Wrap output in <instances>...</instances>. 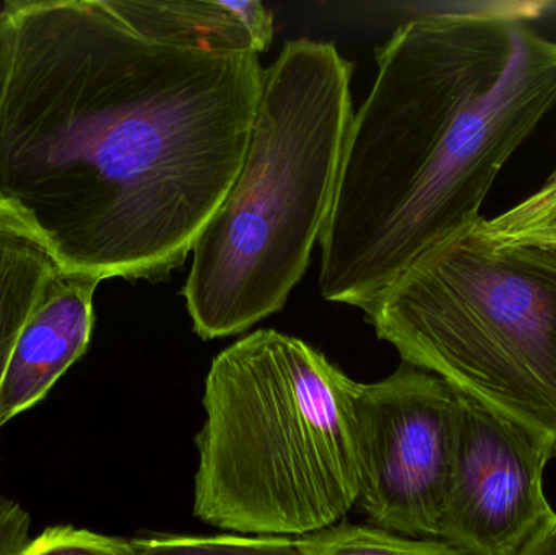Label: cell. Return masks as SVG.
I'll return each mask as SVG.
<instances>
[{"instance_id":"6da1fadb","label":"cell","mask_w":556,"mask_h":555,"mask_svg":"<svg viewBox=\"0 0 556 555\" xmlns=\"http://www.w3.org/2000/svg\"><path fill=\"white\" fill-rule=\"evenodd\" d=\"M0 199L68 273L163 282L185 266L247 159L254 52L143 35L117 0H9Z\"/></svg>"},{"instance_id":"7a4b0ae2","label":"cell","mask_w":556,"mask_h":555,"mask_svg":"<svg viewBox=\"0 0 556 555\" xmlns=\"http://www.w3.org/2000/svg\"><path fill=\"white\" fill-rule=\"evenodd\" d=\"M376 62L319 241L320 295L359 310L482 217L556 104V41L493 5L408 20Z\"/></svg>"},{"instance_id":"3957f363","label":"cell","mask_w":556,"mask_h":555,"mask_svg":"<svg viewBox=\"0 0 556 555\" xmlns=\"http://www.w3.org/2000/svg\"><path fill=\"white\" fill-rule=\"evenodd\" d=\"M362 310L404 364L556 458V169L515 207L431 248Z\"/></svg>"},{"instance_id":"277c9868","label":"cell","mask_w":556,"mask_h":555,"mask_svg":"<svg viewBox=\"0 0 556 555\" xmlns=\"http://www.w3.org/2000/svg\"><path fill=\"white\" fill-rule=\"evenodd\" d=\"M353 64L332 42H285L264 68L247 159L192 250L195 335L230 338L280 312L329 220L353 117Z\"/></svg>"},{"instance_id":"5b68a950","label":"cell","mask_w":556,"mask_h":555,"mask_svg":"<svg viewBox=\"0 0 556 555\" xmlns=\"http://www.w3.org/2000/svg\"><path fill=\"white\" fill-rule=\"evenodd\" d=\"M353 387L323 352L274 329L222 351L195 437V518L293 538L340 524L358 501Z\"/></svg>"},{"instance_id":"8992f818","label":"cell","mask_w":556,"mask_h":555,"mask_svg":"<svg viewBox=\"0 0 556 555\" xmlns=\"http://www.w3.org/2000/svg\"><path fill=\"white\" fill-rule=\"evenodd\" d=\"M459 400L446 381L404 362L384 380L355 381L356 505L372 527L440 540Z\"/></svg>"},{"instance_id":"52a82bcc","label":"cell","mask_w":556,"mask_h":555,"mask_svg":"<svg viewBox=\"0 0 556 555\" xmlns=\"http://www.w3.org/2000/svg\"><path fill=\"white\" fill-rule=\"evenodd\" d=\"M551 452L509 420L460 396L440 540L467 555H513L552 515Z\"/></svg>"},{"instance_id":"ba28073f","label":"cell","mask_w":556,"mask_h":555,"mask_svg":"<svg viewBox=\"0 0 556 555\" xmlns=\"http://www.w3.org/2000/svg\"><path fill=\"white\" fill-rule=\"evenodd\" d=\"M100 280L62 270L23 329L0 383V430L45 400L87 352Z\"/></svg>"},{"instance_id":"9c48e42d","label":"cell","mask_w":556,"mask_h":555,"mask_svg":"<svg viewBox=\"0 0 556 555\" xmlns=\"http://www.w3.org/2000/svg\"><path fill=\"white\" fill-rule=\"evenodd\" d=\"M117 3L139 31L172 45L260 55L274 41V15L257 0H117Z\"/></svg>"},{"instance_id":"30bf717a","label":"cell","mask_w":556,"mask_h":555,"mask_svg":"<svg viewBox=\"0 0 556 555\" xmlns=\"http://www.w3.org/2000/svg\"><path fill=\"white\" fill-rule=\"evenodd\" d=\"M62 270L45 235L0 199V383L20 335Z\"/></svg>"},{"instance_id":"8fae6325","label":"cell","mask_w":556,"mask_h":555,"mask_svg":"<svg viewBox=\"0 0 556 555\" xmlns=\"http://www.w3.org/2000/svg\"><path fill=\"white\" fill-rule=\"evenodd\" d=\"M301 541L303 555H467L441 540H417L343 521Z\"/></svg>"},{"instance_id":"7c38bea8","label":"cell","mask_w":556,"mask_h":555,"mask_svg":"<svg viewBox=\"0 0 556 555\" xmlns=\"http://www.w3.org/2000/svg\"><path fill=\"white\" fill-rule=\"evenodd\" d=\"M130 543L134 555H303L301 537L147 534Z\"/></svg>"},{"instance_id":"4fadbf2b","label":"cell","mask_w":556,"mask_h":555,"mask_svg":"<svg viewBox=\"0 0 556 555\" xmlns=\"http://www.w3.org/2000/svg\"><path fill=\"white\" fill-rule=\"evenodd\" d=\"M20 555H134V547L130 540L61 525L42 531Z\"/></svg>"},{"instance_id":"5bb4252c","label":"cell","mask_w":556,"mask_h":555,"mask_svg":"<svg viewBox=\"0 0 556 555\" xmlns=\"http://www.w3.org/2000/svg\"><path fill=\"white\" fill-rule=\"evenodd\" d=\"M31 518L28 512L9 497L0 495V555H20L28 546Z\"/></svg>"},{"instance_id":"9a60e30c","label":"cell","mask_w":556,"mask_h":555,"mask_svg":"<svg viewBox=\"0 0 556 555\" xmlns=\"http://www.w3.org/2000/svg\"><path fill=\"white\" fill-rule=\"evenodd\" d=\"M513 555H556V514Z\"/></svg>"},{"instance_id":"2e32d148","label":"cell","mask_w":556,"mask_h":555,"mask_svg":"<svg viewBox=\"0 0 556 555\" xmlns=\"http://www.w3.org/2000/svg\"><path fill=\"white\" fill-rule=\"evenodd\" d=\"M13 26L9 10L5 5L0 9V100L9 77L10 62H12Z\"/></svg>"}]
</instances>
